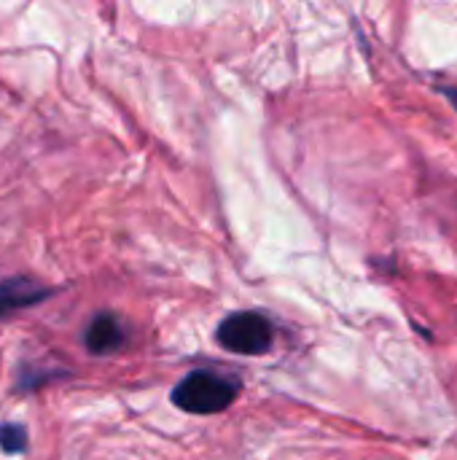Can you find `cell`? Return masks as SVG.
<instances>
[{"instance_id":"5","label":"cell","mask_w":457,"mask_h":460,"mask_svg":"<svg viewBox=\"0 0 457 460\" xmlns=\"http://www.w3.org/2000/svg\"><path fill=\"white\" fill-rule=\"evenodd\" d=\"M59 369H43V367H32V364H22L19 375H16V391L27 394V391H38L40 385H46L48 380L59 377Z\"/></svg>"},{"instance_id":"2","label":"cell","mask_w":457,"mask_h":460,"mask_svg":"<svg viewBox=\"0 0 457 460\" xmlns=\"http://www.w3.org/2000/svg\"><path fill=\"white\" fill-rule=\"evenodd\" d=\"M215 340L224 350L237 353V356H264L275 345V326L267 315L242 310L226 315L218 329Z\"/></svg>"},{"instance_id":"4","label":"cell","mask_w":457,"mask_h":460,"mask_svg":"<svg viewBox=\"0 0 457 460\" xmlns=\"http://www.w3.org/2000/svg\"><path fill=\"white\" fill-rule=\"evenodd\" d=\"M54 294H57L54 288H48L40 280L27 278V275L3 278L0 280V321L8 318L11 313H19V310L40 305V302L51 299Z\"/></svg>"},{"instance_id":"7","label":"cell","mask_w":457,"mask_h":460,"mask_svg":"<svg viewBox=\"0 0 457 460\" xmlns=\"http://www.w3.org/2000/svg\"><path fill=\"white\" fill-rule=\"evenodd\" d=\"M442 94L453 102V108L457 111V86H442Z\"/></svg>"},{"instance_id":"3","label":"cell","mask_w":457,"mask_h":460,"mask_svg":"<svg viewBox=\"0 0 457 460\" xmlns=\"http://www.w3.org/2000/svg\"><path fill=\"white\" fill-rule=\"evenodd\" d=\"M81 342L86 353L92 356H110V353H119L129 342V329L121 315H116L113 310H102L89 318L81 334Z\"/></svg>"},{"instance_id":"6","label":"cell","mask_w":457,"mask_h":460,"mask_svg":"<svg viewBox=\"0 0 457 460\" xmlns=\"http://www.w3.org/2000/svg\"><path fill=\"white\" fill-rule=\"evenodd\" d=\"M27 447L30 437L22 423H0V450L5 456H24Z\"/></svg>"},{"instance_id":"1","label":"cell","mask_w":457,"mask_h":460,"mask_svg":"<svg viewBox=\"0 0 457 460\" xmlns=\"http://www.w3.org/2000/svg\"><path fill=\"white\" fill-rule=\"evenodd\" d=\"M240 396V383L210 369L189 372L170 394V402L186 415H218Z\"/></svg>"}]
</instances>
